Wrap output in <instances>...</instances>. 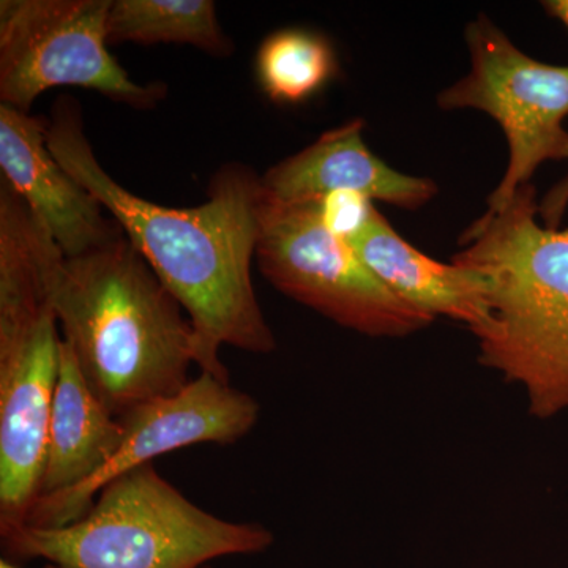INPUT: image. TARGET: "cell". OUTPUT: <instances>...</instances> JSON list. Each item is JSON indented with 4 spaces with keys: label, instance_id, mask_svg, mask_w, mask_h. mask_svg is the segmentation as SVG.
I'll return each instance as SVG.
<instances>
[{
    "label": "cell",
    "instance_id": "obj_1",
    "mask_svg": "<svg viewBox=\"0 0 568 568\" xmlns=\"http://www.w3.org/2000/svg\"><path fill=\"white\" fill-rule=\"evenodd\" d=\"M55 159L102 203L192 321L201 373L230 383L223 346L271 354L276 339L254 293L252 263L264 189L244 164L213 175L209 200L192 209L164 207L138 196L100 164L84 132L80 104L61 99L48 121Z\"/></svg>",
    "mask_w": 568,
    "mask_h": 568
},
{
    "label": "cell",
    "instance_id": "obj_2",
    "mask_svg": "<svg viewBox=\"0 0 568 568\" xmlns=\"http://www.w3.org/2000/svg\"><path fill=\"white\" fill-rule=\"evenodd\" d=\"M47 278L62 339L115 417L192 381V321L125 235L77 257L55 246Z\"/></svg>",
    "mask_w": 568,
    "mask_h": 568
},
{
    "label": "cell",
    "instance_id": "obj_3",
    "mask_svg": "<svg viewBox=\"0 0 568 568\" xmlns=\"http://www.w3.org/2000/svg\"><path fill=\"white\" fill-rule=\"evenodd\" d=\"M455 263L484 276L488 321L476 336L478 358L517 384L529 413L568 410V227L538 222L536 186H521L462 235Z\"/></svg>",
    "mask_w": 568,
    "mask_h": 568
},
{
    "label": "cell",
    "instance_id": "obj_4",
    "mask_svg": "<svg viewBox=\"0 0 568 568\" xmlns=\"http://www.w3.org/2000/svg\"><path fill=\"white\" fill-rule=\"evenodd\" d=\"M0 537L11 562L44 559L63 568H203L274 544L263 525L226 521L197 507L152 463L104 485L91 510L70 525H26Z\"/></svg>",
    "mask_w": 568,
    "mask_h": 568
},
{
    "label": "cell",
    "instance_id": "obj_5",
    "mask_svg": "<svg viewBox=\"0 0 568 568\" xmlns=\"http://www.w3.org/2000/svg\"><path fill=\"white\" fill-rule=\"evenodd\" d=\"M256 261L280 293L357 334L403 338L435 323L369 271L324 223L316 200L278 203L264 192Z\"/></svg>",
    "mask_w": 568,
    "mask_h": 568
},
{
    "label": "cell",
    "instance_id": "obj_6",
    "mask_svg": "<svg viewBox=\"0 0 568 568\" xmlns=\"http://www.w3.org/2000/svg\"><path fill=\"white\" fill-rule=\"evenodd\" d=\"M470 69L437 95L440 110L491 115L508 145L506 174L487 200L504 207L541 164L568 160V65L530 58L485 14L467 24Z\"/></svg>",
    "mask_w": 568,
    "mask_h": 568
},
{
    "label": "cell",
    "instance_id": "obj_7",
    "mask_svg": "<svg viewBox=\"0 0 568 568\" xmlns=\"http://www.w3.org/2000/svg\"><path fill=\"white\" fill-rule=\"evenodd\" d=\"M112 0H2L0 100L31 112L52 88L89 89L133 108L155 106L160 85H141L108 51Z\"/></svg>",
    "mask_w": 568,
    "mask_h": 568
},
{
    "label": "cell",
    "instance_id": "obj_8",
    "mask_svg": "<svg viewBox=\"0 0 568 568\" xmlns=\"http://www.w3.org/2000/svg\"><path fill=\"white\" fill-rule=\"evenodd\" d=\"M52 305L0 316V536L40 496L62 338Z\"/></svg>",
    "mask_w": 568,
    "mask_h": 568
},
{
    "label": "cell",
    "instance_id": "obj_9",
    "mask_svg": "<svg viewBox=\"0 0 568 568\" xmlns=\"http://www.w3.org/2000/svg\"><path fill=\"white\" fill-rule=\"evenodd\" d=\"M260 410L252 395L201 373L178 394L144 403L119 417L122 440L103 469L81 487L40 497L26 525H70L91 510L95 497L114 478L185 447L237 443L252 432Z\"/></svg>",
    "mask_w": 568,
    "mask_h": 568
},
{
    "label": "cell",
    "instance_id": "obj_10",
    "mask_svg": "<svg viewBox=\"0 0 568 568\" xmlns=\"http://www.w3.org/2000/svg\"><path fill=\"white\" fill-rule=\"evenodd\" d=\"M0 168L63 256H81L123 235L102 203L51 152L47 119L0 104Z\"/></svg>",
    "mask_w": 568,
    "mask_h": 568
},
{
    "label": "cell",
    "instance_id": "obj_11",
    "mask_svg": "<svg viewBox=\"0 0 568 568\" xmlns=\"http://www.w3.org/2000/svg\"><path fill=\"white\" fill-rule=\"evenodd\" d=\"M364 132L365 122L355 119L321 134L261 178L265 194L278 203H302L332 193H354L405 211H417L435 200L439 193L435 181L388 166L369 151Z\"/></svg>",
    "mask_w": 568,
    "mask_h": 568
},
{
    "label": "cell",
    "instance_id": "obj_12",
    "mask_svg": "<svg viewBox=\"0 0 568 568\" xmlns=\"http://www.w3.org/2000/svg\"><path fill=\"white\" fill-rule=\"evenodd\" d=\"M361 260L392 293L425 315L465 324L473 335L488 321V287L474 268L418 252L375 207L349 239Z\"/></svg>",
    "mask_w": 568,
    "mask_h": 568
},
{
    "label": "cell",
    "instance_id": "obj_13",
    "mask_svg": "<svg viewBox=\"0 0 568 568\" xmlns=\"http://www.w3.org/2000/svg\"><path fill=\"white\" fill-rule=\"evenodd\" d=\"M122 433L121 420L93 394L62 339L39 499L91 480L118 450Z\"/></svg>",
    "mask_w": 568,
    "mask_h": 568
},
{
    "label": "cell",
    "instance_id": "obj_14",
    "mask_svg": "<svg viewBox=\"0 0 568 568\" xmlns=\"http://www.w3.org/2000/svg\"><path fill=\"white\" fill-rule=\"evenodd\" d=\"M106 31L110 44H190L219 58L234 50L212 0H112Z\"/></svg>",
    "mask_w": 568,
    "mask_h": 568
},
{
    "label": "cell",
    "instance_id": "obj_15",
    "mask_svg": "<svg viewBox=\"0 0 568 568\" xmlns=\"http://www.w3.org/2000/svg\"><path fill=\"white\" fill-rule=\"evenodd\" d=\"M257 80L268 99L301 103L336 73L334 48L320 33L284 29L268 36L256 58Z\"/></svg>",
    "mask_w": 568,
    "mask_h": 568
},
{
    "label": "cell",
    "instance_id": "obj_16",
    "mask_svg": "<svg viewBox=\"0 0 568 568\" xmlns=\"http://www.w3.org/2000/svg\"><path fill=\"white\" fill-rule=\"evenodd\" d=\"M568 207V175L538 204V216L548 227H559Z\"/></svg>",
    "mask_w": 568,
    "mask_h": 568
},
{
    "label": "cell",
    "instance_id": "obj_17",
    "mask_svg": "<svg viewBox=\"0 0 568 568\" xmlns=\"http://www.w3.org/2000/svg\"><path fill=\"white\" fill-rule=\"evenodd\" d=\"M541 6L547 10L549 17L562 22L568 31V0H547V2H541Z\"/></svg>",
    "mask_w": 568,
    "mask_h": 568
},
{
    "label": "cell",
    "instance_id": "obj_18",
    "mask_svg": "<svg viewBox=\"0 0 568 568\" xmlns=\"http://www.w3.org/2000/svg\"><path fill=\"white\" fill-rule=\"evenodd\" d=\"M0 568H22L20 566H17V564L11 562V560L3 558L0 560ZM43 568H63L61 566H58V564L48 562L47 566Z\"/></svg>",
    "mask_w": 568,
    "mask_h": 568
},
{
    "label": "cell",
    "instance_id": "obj_19",
    "mask_svg": "<svg viewBox=\"0 0 568 568\" xmlns=\"http://www.w3.org/2000/svg\"><path fill=\"white\" fill-rule=\"evenodd\" d=\"M203 568H211V567H203Z\"/></svg>",
    "mask_w": 568,
    "mask_h": 568
}]
</instances>
